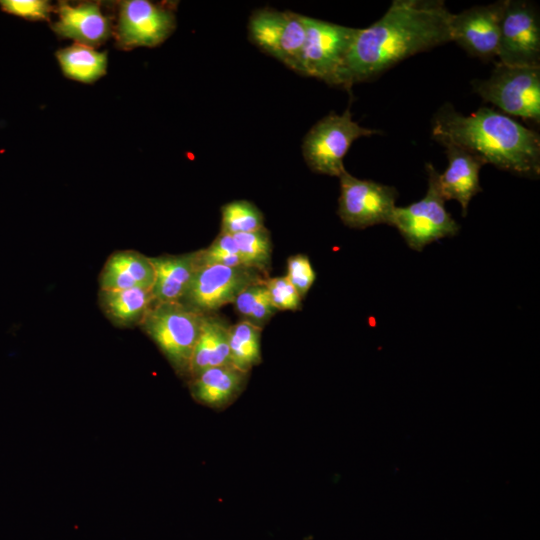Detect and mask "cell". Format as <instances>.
Instances as JSON below:
<instances>
[{
	"label": "cell",
	"instance_id": "obj_1",
	"mask_svg": "<svg viewBox=\"0 0 540 540\" xmlns=\"http://www.w3.org/2000/svg\"><path fill=\"white\" fill-rule=\"evenodd\" d=\"M452 13L441 0H394L385 14L359 32L333 85L350 89L417 53L451 42Z\"/></svg>",
	"mask_w": 540,
	"mask_h": 540
},
{
	"label": "cell",
	"instance_id": "obj_2",
	"mask_svg": "<svg viewBox=\"0 0 540 540\" xmlns=\"http://www.w3.org/2000/svg\"><path fill=\"white\" fill-rule=\"evenodd\" d=\"M432 137L499 169L533 179L540 175L539 134L494 109L463 115L446 103L433 117Z\"/></svg>",
	"mask_w": 540,
	"mask_h": 540
},
{
	"label": "cell",
	"instance_id": "obj_3",
	"mask_svg": "<svg viewBox=\"0 0 540 540\" xmlns=\"http://www.w3.org/2000/svg\"><path fill=\"white\" fill-rule=\"evenodd\" d=\"M204 317L182 302H153L141 325L173 367L179 372L189 373Z\"/></svg>",
	"mask_w": 540,
	"mask_h": 540
},
{
	"label": "cell",
	"instance_id": "obj_4",
	"mask_svg": "<svg viewBox=\"0 0 540 540\" xmlns=\"http://www.w3.org/2000/svg\"><path fill=\"white\" fill-rule=\"evenodd\" d=\"M426 171L428 188L425 196L408 206H396L390 224L398 230L409 248L419 252L432 242L457 235L460 230L459 224L445 208V200L437 186V170L427 163Z\"/></svg>",
	"mask_w": 540,
	"mask_h": 540
},
{
	"label": "cell",
	"instance_id": "obj_5",
	"mask_svg": "<svg viewBox=\"0 0 540 540\" xmlns=\"http://www.w3.org/2000/svg\"><path fill=\"white\" fill-rule=\"evenodd\" d=\"M474 91L507 115L540 123V67L497 62L488 79L474 80Z\"/></svg>",
	"mask_w": 540,
	"mask_h": 540
},
{
	"label": "cell",
	"instance_id": "obj_6",
	"mask_svg": "<svg viewBox=\"0 0 540 540\" xmlns=\"http://www.w3.org/2000/svg\"><path fill=\"white\" fill-rule=\"evenodd\" d=\"M379 132L353 121L349 109L342 114L331 112L319 120L304 137V160L316 173L339 177L346 171L343 159L352 143L360 137Z\"/></svg>",
	"mask_w": 540,
	"mask_h": 540
},
{
	"label": "cell",
	"instance_id": "obj_7",
	"mask_svg": "<svg viewBox=\"0 0 540 540\" xmlns=\"http://www.w3.org/2000/svg\"><path fill=\"white\" fill-rule=\"evenodd\" d=\"M305 40L299 74L333 85L359 28L347 27L302 15Z\"/></svg>",
	"mask_w": 540,
	"mask_h": 540
},
{
	"label": "cell",
	"instance_id": "obj_8",
	"mask_svg": "<svg viewBox=\"0 0 540 540\" xmlns=\"http://www.w3.org/2000/svg\"><path fill=\"white\" fill-rule=\"evenodd\" d=\"M117 7L113 35L118 49L129 51L136 47H156L176 28V15L171 4L124 0L118 2Z\"/></svg>",
	"mask_w": 540,
	"mask_h": 540
},
{
	"label": "cell",
	"instance_id": "obj_9",
	"mask_svg": "<svg viewBox=\"0 0 540 540\" xmlns=\"http://www.w3.org/2000/svg\"><path fill=\"white\" fill-rule=\"evenodd\" d=\"M248 36L260 50L299 72L305 40L301 14L269 7L255 10L249 17Z\"/></svg>",
	"mask_w": 540,
	"mask_h": 540
},
{
	"label": "cell",
	"instance_id": "obj_10",
	"mask_svg": "<svg viewBox=\"0 0 540 540\" xmlns=\"http://www.w3.org/2000/svg\"><path fill=\"white\" fill-rule=\"evenodd\" d=\"M337 214L354 229L391 224L398 197L397 190L372 180L359 179L344 171L340 176Z\"/></svg>",
	"mask_w": 540,
	"mask_h": 540
},
{
	"label": "cell",
	"instance_id": "obj_11",
	"mask_svg": "<svg viewBox=\"0 0 540 540\" xmlns=\"http://www.w3.org/2000/svg\"><path fill=\"white\" fill-rule=\"evenodd\" d=\"M263 279L259 271L245 266H198L182 303L201 314H211Z\"/></svg>",
	"mask_w": 540,
	"mask_h": 540
},
{
	"label": "cell",
	"instance_id": "obj_12",
	"mask_svg": "<svg viewBox=\"0 0 540 540\" xmlns=\"http://www.w3.org/2000/svg\"><path fill=\"white\" fill-rule=\"evenodd\" d=\"M529 1L506 0L500 27L499 63L540 67V21Z\"/></svg>",
	"mask_w": 540,
	"mask_h": 540
},
{
	"label": "cell",
	"instance_id": "obj_13",
	"mask_svg": "<svg viewBox=\"0 0 540 540\" xmlns=\"http://www.w3.org/2000/svg\"><path fill=\"white\" fill-rule=\"evenodd\" d=\"M506 0L477 5L451 15V41L470 56L492 60L498 55L500 27Z\"/></svg>",
	"mask_w": 540,
	"mask_h": 540
},
{
	"label": "cell",
	"instance_id": "obj_14",
	"mask_svg": "<svg viewBox=\"0 0 540 540\" xmlns=\"http://www.w3.org/2000/svg\"><path fill=\"white\" fill-rule=\"evenodd\" d=\"M54 11L58 18L50 26L62 39L96 48L113 35L112 19L102 10L100 2L84 1L72 5L59 1Z\"/></svg>",
	"mask_w": 540,
	"mask_h": 540
},
{
	"label": "cell",
	"instance_id": "obj_15",
	"mask_svg": "<svg viewBox=\"0 0 540 540\" xmlns=\"http://www.w3.org/2000/svg\"><path fill=\"white\" fill-rule=\"evenodd\" d=\"M448 167L437 175V186L445 201L456 200L466 216L471 199L482 191L480 169L485 163L476 155L455 146H445Z\"/></svg>",
	"mask_w": 540,
	"mask_h": 540
},
{
	"label": "cell",
	"instance_id": "obj_16",
	"mask_svg": "<svg viewBox=\"0 0 540 540\" xmlns=\"http://www.w3.org/2000/svg\"><path fill=\"white\" fill-rule=\"evenodd\" d=\"M149 259L155 272L154 302H181L198 267L197 252Z\"/></svg>",
	"mask_w": 540,
	"mask_h": 540
},
{
	"label": "cell",
	"instance_id": "obj_17",
	"mask_svg": "<svg viewBox=\"0 0 540 540\" xmlns=\"http://www.w3.org/2000/svg\"><path fill=\"white\" fill-rule=\"evenodd\" d=\"M246 376L232 365L212 367L193 377L191 392L199 403L223 409L239 396Z\"/></svg>",
	"mask_w": 540,
	"mask_h": 540
},
{
	"label": "cell",
	"instance_id": "obj_18",
	"mask_svg": "<svg viewBox=\"0 0 540 540\" xmlns=\"http://www.w3.org/2000/svg\"><path fill=\"white\" fill-rule=\"evenodd\" d=\"M155 272L150 259L135 251L116 252L107 260L100 275L101 290L151 289Z\"/></svg>",
	"mask_w": 540,
	"mask_h": 540
},
{
	"label": "cell",
	"instance_id": "obj_19",
	"mask_svg": "<svg viewBox=\"0 0 540 540\" xmlns=\"http://www.w3.org/2000/svg\"><path fill=\"white\" fill-rule=\"evenodd\" d=\"M229 327L218 316L205 315L190 361L189 374L192 378L206 369L231 365Z\"/></svg>",
	"mask_w": 540,
	"mask_h": 540
},
{
	"label": "cell",
	"instance_id": "obj_20",
	"mask_svg": "<svg viewBox=\"0 0 540 540\" xmlns=\"http://www.w3.org/2000/svg\"><path fill=\"white\" fill-rule=\"evenodd\" d=\"M63 75L71 80L92 84L107 71V51L73 43L55 53Z\"/></svg>",
	"mask_w": 540,
	"mask_h": 540
},
{
	"label": "cell",
	"instance_id": "obj_21",
	"mask_svg": "<svg viewBox=\"0 0 540 540\" xmlns=\"http://www.w3.org/2000/svg\"><path fill=\"white\" fill-rule=\"evenodd\" d=\"M100 301L111 319L120 324H130L141 322L154 298L151 289L129 288L101 290Z\"/></svg>",
	"mask_w": 540,
	"mask_h": 540
},
{
	"label": "cell",
	"instance_id": "obj_22",
	"mask_svg": "<svg viewBox=\"0 0 540 540\" xmlns=\"http://www.w3.org/2000/svg\"><path fill=\"white\" fill-rule=\"evenodd\" d=\"M262 328L246 320L229 327V350L231 365L243 373L261 363Z\"/></svg>",
	"mask_w": 540,
	"mask_h": 540
},
{
	"label": "cell",
	"instance_id": "obj_23",
	"mask_svg": "<svg viewBox=\"0 0 540 540\" xmlns=\"http://www.w3.org/2000/svg\"><path fill=\"white\" fill-rule=\"evenodd\" d=\"M243 266L259 272L268 270L271 262V240L265 227L233 235Z\"/></svg>",
	"mask_w": 540,
	"mask_h": 540
},
{
	"label": "cell",
	"instance_id": "obj_24",
	"mask_svg": "<svg viewBox=\"0 0 540 540\" xmlns=\"http://www.w3.org/2000/svg\"><path fill=\"white\" fill-rule=\"evenodd\" d=\"M236 311L258 327L269 321L276 309L272 305L264 279L244 289L233 302Z\"/></svg>",
	"mask_w": 540,
	"mask_h": 540
},
{
	"label": "cell",
	"instance_id": "obj_25",
	"mask_svg": "<svg viewBox=\"0 0 540 540\" xmlns=\"http://www.w3.org/2000/svg\"><path fill=\"white\" fill-rule=\"evenodd\" d=\"M264 227L262 212L247 200H235L221 207V233L234 235Z\"/></svg>",
	"mask_w": 540,
	"mask_h": 540
},
{
	"label": "cell",
	"instance_id": "obj_26",
	"mask_svg": "<svg viewBox=\"0 0 540 540\" xmlns=\"http://www.w3.org/2000/svg\"><path fill=\"white\" fill-rule=\"evenodd\" d=\"M272 305L276 310H297L301 297L286 276L264 278Z\"/></svg>",
	"mask_w": 540,
	"mask_h": 540
},
{
	"label": "cell",
	"instance_id": "obj_27",
	"mask_svg": "<svg viewBox=\"0 0 540 540\" xmlns=\"http://www.w3.org/2000/svg\"><path fill=\"white\" fill-rule=\"evenodd\" d=\"M1 9L31 21H49L54 7L47 0H0Z\"/></svg>",
	"mask_w": 540,
	"mask_h": 540
},
{
	"label": "cell",
	"instance_id": "obj_28",
	"mask_svg": "<svg viewBox=\"0 0 540 540\" xmlns=\"http://www.w3.org/2000/svg\"><path fill=\"white\" fill-rule=\"evenodd\" d=\"M286 277L303 298L312 287L316 274L309 258L306 255L297 254L288 258Z\"/></svg>",
	"mask_w": 540,
	"mask_h": 540
},
{
	"label": "cell",
	"instance_id": "obj_29",
	"mask_svg": "<svg viewBox=\"0 0 540 540\" xmlns=\"http://www.w3.org/2000/svg\"><path fill=\"white\" fill-rule=\"evenodd\" d=\"M233 254H238L233 235L220 232L209 247L197 251L198 266H203L214 258Z\"/></svg>",
	"mask_w": 540,
	"mask_h": 540
}]
</instances>
